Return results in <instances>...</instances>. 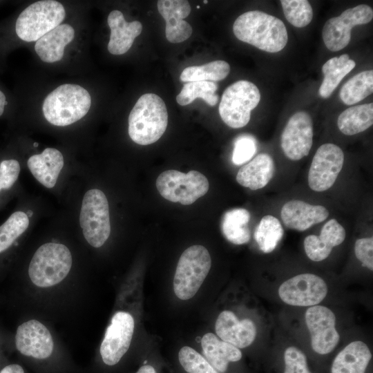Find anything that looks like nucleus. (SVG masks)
I'll use <instances>...</instances> for the list:
<instances>
[{"label": "nucleus", "mask_w": 373, "mask_h": 373, "mask_svg": "<svg viewBox=\"0 0 373 373\" xmlns=\"http://www.w3.org/2000/svg\"><path fill=\"white\" fill-rule=\"evenodd\" d=\"M204 358L220 373H224L230 362L241 359L242 352L239 348L220 340L213 333L205 334L201 340Z\"/></svg>", "instance_id": "nucleus-25"}, {"label": "nucleus", "mask_w": 373, "mask_h": 373, "mask_svg": "<svg viewBox=\"0 0 373 373\" xmlns=\"http://www.w3.org/2000/svg\"><path fill=\"white\" fill-rule=\"evenodd\" d=\"M233 31L237 39L267 52H278L286 46L288 35L284 23L278 18L259 10L240 15L234 21Z\"/></svg>", "instance_id": "nucleus-2"}, {"label": "nucleus", "mask_w": 373, "mask_h": 373, "mask_svg": "<svg viewBox=\"0 0 373 373\" xmlns=\"http://www.w3.org/2000/svg\"><path fill=\"white\" fill-rule=\"evenodd\" d=\"M373 124V104L350 107L338 116L337 126L341 133L353 135L361 133Z\"/></svg>", "instance_id": "nucleus-29"}, {"label": "nucleus", "mask_w": 373, "mask_h": 373, "mask_svg": "<svg viewBox=\"0 0 373 373\" xmlns=\"http://www.w3.org/2000/svg\"><path fill=\"white\" fill-rule=\"evenodd\" d=\"M79 224L85 240L91 247L99 248L107 241L111 234L109 206L102 191L92 189L85 193Z\"/></svg>", "instance_id": "nucleus-8"}, {"label": "nucleus", "mask_w": 373, "mask_h": 373, "mask_svg": "<svg viewBox=\"0 0 373 373\" xmlns=\"http://www.w3.org/2000/svg\"><path fill=\"white\" fill-rule=\"evenodd\" d=\"M260 100V90L254 84L239 80L224 90L218 108L220 116L227 126L242 128L249 123L251 111Z\"/></svg>", "instance_id": "nucleus-9"}, {"label": "nucleus", "mask_w": 373, "mask_h": 373, "mask_svg": "<svg viewBox=\"0 0 373 373\" xmlns=\"http://www.w3.org/2000/svg\"><path fill=\"white\" fill-rule=\"evenodd\" d=\"M215 329L217 336L238 348L249 346L255 340L256 327L249 318L239 320L229 310L222 311L218 316Z\"/></svg>", "instance_id": "nucleus-17"}, {"label": "nucleus", "mask_w": 373, "mask_h": 373, "mask_svg": "<svg viewBox=\"0 0 373 373\" xmlns=\"http://www.w3.org/2000/svg\"><path fill=\"white\" fill-rule=\"evenodd\" d=\"M343 162L344 154L338 146L326 143L319 146L308 173L310 189L321 192L332 187L343 168Z\"/></svg>", "instance_id": "nucleus-13"}, {"label": "nucleus", "mask_w": 373, "mask_h": 373, "mask_svg": "<svg viewBox=\"0 0 373 373\" xmlns=\"http://www.w3.org/2000/svg\"><path fill=\"white\" fill-rule=\"evenodd\" d=\"M371 358L370 350L364 342L353 341L336 355L331 373H365Z\"/></svg>", "instance_id": "nucleus-26"}, {"label": "nucleus", "mask_w": 373, "mask_h": 373, "mask_svg": "<svg viewBox=\"0 0 373 373\" xmlns=\"http://www.w3.org/2000/svg\"><path fill=\"white\" fill-rule=\"evenodd\" d=\"M157 10L166 22V37L171 43L182 42L190 37L192 27L183 20L191 12V6L185 0H160Z\"/></svg>", "instance_id": "nucleus-18"}, {"label": "nucleus", "mask_w": 373, "mask_h": 373, "mask_svg": "<svg viewBox=\"0 0 373 373\" xmlns=\"http://www.w3.org/2000/svg\"><path fill=\"white\" fill-rule=\"evenodd\" d=\"M372 18V8L367 5L361 4L345 10L338 17L328 19L322 31L326 48L333 52L342 50L350 43L352 28L367 23Z\"/></svg>", "instance_id": "nucleus-12"}, {"label": "nucleus", "mask_w": 373, "mask_h": 373, "mask_svg": "<svg viewBox=\"0 0 373 373\" xmlns=\"http://www.w3.org/2000/svg\"><path fill=\"white\" fill-rule=\"evenodd\" d=\"M204 3H207V1H204Z\"/></svg>", "instance_id": "nucleus-45"}, {"label": "nucleus", "mask_w": 373, "mask_h": 373, "mask_svg": "<svg viewBox=\"0 0 373 373\" xmlns=\"http://www.w3.org/2000/svg\"><path fill=\"white\" fill-rule=\"evenodd\" d=\"M218 84L213 82L200 81L186 83L176 96V101L181 106L191 104L196 98L202 99L209 106H215L219 99L216 94Z\"/></svg>", "instance_id": "nucleus-33"}, {"label": "nucleus", "mask_w": 373, "mask_h": 373, "mask_svg": "<svg viewBox=\"0 0 373 373\" xmlns=\"http://www.w3.org/2000/svg\"><path fill=\"white\" fill-rule=\"evenodd\" d=\"M134 329L135 321L129 312L118 311L113 314L99 349L102 365L113 367L120 363L130 347Z\"/></svg>", "instance_id": "nucleus-11"}, {"label": "nucleus", "mask_w": 373, "mask_h": 373, "mask_svg": "<svg viewBox=\"0 0 373 373\" xmlns=\"http://www.w3.org/2000/svg\"><path fill=\"white\" fill-rule=\"evenodd\" d=\"M283 228L278 219L271 215L262 218L254 232V238L260 249L271 253L283 238Z\"/></svg>", "instance_id": "nucleus-32"}, {"label": "nucleus", "mask_w": 373, "mask_h": 373, "mask_svg": "<svg viewBox=\"0 0 373 373\" xmlns=\"http://www.w3.org/2000/svg\"><path fill=\"white\" fill-rule=\"evenodd\" d=\"M66 17L64 6L55 0L32 3L19 15L15 31L26 42L37 41L61 24Z\"/></svg>", "instance_id": "nucleus-7"}, {"label": "nucleus", "mask_w": 373, "mask_h": 373, "mask_svg": "<svg viewBox=\"0 0 373 373\" xmlns=\"http://www.w3.org/2000/svg\"><path fill=\"white\" fill-rule=\"evenodd\" d=\"M230 72L229 64L222 60H216L202 66H192L185 68L181 73L180 79L183 82H218L224 79Z\"/></svg>", "instance_id": "nucleus-31"}, {"label": "nucleus", "mask_w": 373, "mask_h": 373, "mask_svg": "<svg viewBox=\"0 0 373 373\" xmlns=\"http://www.w3.org/2000/svg\"><path fill=\"white\" fill-rule=\"evenodd\" d=\"M62 153L55 148H46L41 153L30 156L27 165L31 173L43 186L54 187L64 166Z\"/></svg>", "instance_id": "nucleus-22"}, {"label": "nucleus", "mask_w": 373, "mask_h": 373, "mask_svg": "<svg viewBox=\"0 0 373 373\" xmlns=\"http://www.w3.org/2000/svg\"><path fill=\"white\" fill-rule=\"evenodd\" d=\"M20 173V165L17 160L10 159L0 163V191L9 189L17 181Z\"/></svg>", "instance_id": "nucleus-39"}, {"label": "nucleus", "mask_w": 373, "mask_h": 373, "mask_svg": "<svg viewBox=\"0 0 373 373\" xmlns=\"http://www.w3.org/2000/svg\"><path fill=\"white\" fill-rule=\"evenodd\" d=\"M37 145H38L37 143H35V144H34V146H37Z\"/></svg>", "instance_id": "nucleus-44"}, {"label": "nucleus", "mask_w": 373, "mask_h": 373, "mask_svg": "<svg viewBox=\"0 0 373 373\" xmlns=\"http://www.w3.org/2000/svg\"><path fill=\"white\" fill-rule=\"evenodd\" d=\"M74 37L75 30L70 25L60 24L36 41L35 50L44 62L59 61L64 57L65 47Z\"/></svg>", "instance_id": "nucleus-23"}, {"label": "nucleus", "mask_w": 373, "mask_h": 373, "mask_svg": "<svg viewBox=\"0 0 373 373\" xmlns=\"http://www.w3.org/2000/svg\"><path fill=\"white\" fill-rule=\"evenodd\" d=\"M249 220L250 213L245 209H233L225 212L221 221V230L224 238L234 245L247 243L251 238Z\"/></svg>", "instance_id": "nucleus-27"}, {"label": "nucleus", "mask_w": 373, "mask_h": 373, "mask_svg": "<svg viewBox=\"0 0 373 373\" xmlns=\"http://www.w3.org/2000/svg\"><path fill=\"white\" fill-rule=\"evenodd\" d=\"M274 171L272 157L267 153H260L239 169L236 181L242 186L258 190L269 183Z\"/></svg>", "instance_id": "nucleus-24"}, {"label": "nucleus", "mask_w": 373, "mask_h": 373, "mask_svg": "<svg viewBox=\"0 0 373 373\" xmlns=\"http://www.w3.org/2000/svg\"><path fill=\"white\" fill-rule=\"evenodd\" d=\"M373 92V70L362 71L349 79L341 88L340 98L346 105L359 102Z\"/></svg>", "instance_id": "nucleus-30"}, {"label": "nucleus", "mask_w": 373, "mask_h": 373, "mask_svg": "<svg viewBox=\"0 0 373 373\" xmlns=\"http://www.w3.org/2000/svg\"><path fill=\"white\" fill-rule=\"evenodd\" d=\"M107 23L111 29L108 50L112 55L126 53L142 30V25L140 21L127 22L122 12L118 10L109 13Z\"/></svg>", "instance_id": "nucleus-21"}, {"label": "nucleus", "mask_w": 373, "mask_h": 373, "mask_svg": "<svg viewBox=\"0 0 373 373\" xmlns=\"http://www.w3.org/2000/svg\"><path fill=\"white\" fill-rule=\"evenodd\" d=\"M211 267L209 251L204 246L193 245L184 251L178 260L173 278V291L183 300L193 298Z\"/></svg>", "instance_id": "nucleus-6"}, {"label": "nucleus", "mask_w": 373, "mask_h": 373, "mask_svg": "<svg viewBox=\"0 0 373 373\" xmlns=\"http://www.w3.org/2000/svg\"><path fill=\"white\" fill-rule=\"evenodd\" d=\"M313 122L306 112L294 114L280 136V146L285 156L296 161L307 156L313 144Z\"/></svg>", "instance_id": "nucleus-16"}, {"label": "nucleus", "mask_w": 373, "mask_h": 373, "mask_svg": "<svg viewBox=\"0 0 373 373\" xmlns=\"http://www.w3.org/2000/svg\"><path fill=\"white\" fill-rule=\"evenodd\" d=\"M91 106V97L84 87L72 84L59 86L44 99L42 111L52 125L66 126L84 117Z\"/></svg>", "instance_id": "nucleus-5"}, {"label": "nucleus", "mask_w": 373, "mask_h": 373, "mask_svg": "<svg viewBox=\"0 0 373 373\" xmlns=\"http://www.w3.org/2000/svg\"><path fill=\"white\" fill-rule=\"evenodd\" d=\"M7 104L6 98L4 93L0 90V116L4 111V107Z\"/></svg>", "instance_id": "nucleus-43"}, {"label": "nucleus", "mask_w": 373, "mask_h": 373, "mask_svg": "<svg viewBox=\"0 0 373 373\" xmlns=\"http://www.w3.org/2000/svg\"><path fill=\"white\" fill-rule=\"evenodd\" d=\"M15 347L36 373H73L74 365L55 342L48 327L37 318L20 324Z\"/></svg>", "instance_id": "nucleus-1"}, {"label": "nucleus", "mask_w": 373, "mask_h": 373, "mask_svg": "<svg viewBox=\"0 0 373 373\" xmlns=\"http://www.w3.org/2000/svg\"><path fill=\"white\" fill-rule=\"evenodd\" d=\"M346 236L344 227L336 220L331 219L323 227L320 235H309L304 240L307 257L316 262L326 259L332 249L341 245Z\"/></svg>", "instance_id": "nucleus-20"}, {"label": "nucleus", "mask_w": 373, "mask_h": 373, "mask_svg": "<svg viewBox=\"0 0 373 373\" xmlns=\"http://www.w3.org/2000/svg\"><path fill=\"white\" fill-rule=\"evenodd\" d=\"M168 124V112L163 99L154 93H146L137 99L128 116V135L140 145L157 142Z\"/></svg>", "instance_id": "nucleus-4"}, {"label": "nucleus", "mask_w": 373, "mask_h": 373, "mask_svg": "<svg viewBox=\"0 0 373 373\" xmlns=\"http://www.w3.org/2000/svg\"><path fill=\"white\" fill-rule=\"evenodd\" d=\"M355 66V61L350 59L347 54L327 60L322 67L324 79L318 89L319 95L325 99L328 98Z\"/></svg>", "instance_id": "nucleus-28"}, {"label": "nucleus", "mask_w": 373, "mask_h": 373, "mask_svg": "<svg viewBox=\"0 0 373 373\" xmlns=\"http://www.w3.org/2000/svg\"><path fill=\"white\" fill-rule=\"evenodd\" d=\"M73 256L67 246L49 242L41 245L33 254L28 266V278L34 288L48 291L59 286L68 276Z\"/></svg>", "instance_id": "nucleus-3"}, {"label": "nucleus", "mask_w": 373, "mask_h": 373, "mask_svg": "<svg viewBox=\"0 0 373 373\" xmlns=\"http://www.w3.org/2000/svg\"><path fill=\"white\" fill-rule=\"evenodd\" d=\"M286 19L294 26L303 28L312 20L313 10L307 0L280 1Z\"/></svg>", "instance_id": "nucleus-35"}, {"label": "nucleus", "mask_w": 373, "mask_h": 373, "mask_svg": "<svg viewBox=\"0 0 373 373\" xmlns=\"http://www.w3.org/2000/svg\"><path fill=\"white\" fill-rule=\"evenodd\" d=\"M354 252L357 259L363 266L373 269V238H363L356 240Z\"/></svg>", "instance_id": "nucleus-40"}, {"label": "nucleus", "mask_w": 373, "mask_h": 373, "mask_svg": "<svg viewBox=\"0 0 373 373\" xmlns=\"http://www.w3.org/2000/svg\"><path fill=\"white\" fill-rule=\"evenodd\" d=\"M156 187L164 199L189 205L207 193L209 183L206 176L198 171L184 173L170 169L158 175Z\"/></svg>", "instance_id": "nucleus-10"}, {"label": "nucleus", "mask_w": 373, "mask_h": 373, "mask_svg": "<svg viewBox=\"0 0 373 373\" xmlns=\"http://www.w3.org/2000/svg\"><path fill=\"white\" fill-rule=\"evenodd\" d=\"M135 373H157L156 370L149 364L142 365Z\"/></svg>", "instance_id": "nucleus-42"}, {"label": "nucleus", "mask_w": 373, "mask_h": 373, "mask_svg": "<svg viewBox=\"0 0 373 373\" xmlns=\"http://www.w3.org/2000/svg\"><path fill=\"white\" fill-rule=\"evenodd\" d=\"M327 294L325 282L318 276L302 274L283 283L278 295L285 303L293 306H314L320 303Z\"/></svg>", "instance_id": "nucleus-14"}, {"label": "nucleus", "mask_w": 373, "mask_h": 373, "mask_svg": "<svg viewBox=\"0 0 373 373\" xmlns=\"http://www.w3.org/2000/svg\"><path fill=\"white\" fill-rule=\"evenodd\" d=\"M178 360L187 373H220L204 356L189 346H184L180 350Z\"/></svg>", "instance_id": "nucleus-36"}, {"label": "nucleus", "mask_w": 373, "mask_h": 373, "mask_svg": "<svg viewBox=\"0 0 373 373\" xmlns=\"http://www.w3.org/2000/svg\"><path fill=\"white\" fill-rule=\"evenodd\" d=\"M305 318L313 350L319 354L333 351L340 338L333 312L325 306L314 305L307 309Z\"/></svg>", "instance_id": "nucleus-15"}, {"label": "nucleus", "mask_w": 373, "mask_h": 373, "mask_svg": "<svg viewBox=\"0 0 373 373\" xmlns=\"http://www.w3.org/2000/svg\"><path fill=\"white\" fill-rule=\"evenodd\" d=\"M0 373H28L24 367L18 363H11L4 366Z\"/></svg>", "instance_id": "nucleus-41"}, {"label": "nucleus", "mask_w": 373, "mask_h": 373, "mask_svg": "<svg viewBox=\"0 0 373 373\" xmlns=\"http://www.w3.org/2000/svg\"><path fill=\"white\" fill-rule=\"evenodd\" d=\"M280 216L287 228L303 231L327 219L329 211L323 206L312 205L302 200H292L284 204Z\"/></svg>", "instance_id": "nucleus-19"}, {"label": "nucleus", "mask_w": 373, "mask_h": 373, "mask_svg": "<svg viewBox=\"0 0 373 373\" xmlns=\"http://www.w3.org/2000/svg\"><path fill=\"white\" fill-rule=\"evenodd\" d=\"M257 150L255 138L250 135H242L237 137L234 142L232 162L236 165H241L250 160Z\"/></svg>", "instance_id": "nucleus-37"}, {"label": "nucleus", "mask_w": 373, "mask_h": 373, "mask_svg": "<svg viewBox=\"0 0 373 373\" xmlns=\"http://www.w3.org/2000/svg\"><path fill=\"white\" fill-rule=\"evenodd\" d=\"M284 361V373H311L305 354L296 347H289L285 350Z\"/></svg>", "instance_id": "nucleus-38"}, {"label": "nucleus", "mask_w": 373, "mask_h": 373, "mask_svg": "<svg viewBox=\"0 0 373 373\" xmlns=\"http://www.w3.org/2000/svg\"><path fill=\"white\" fill-rule=\"evenodd\" d=\"M29 223L26 213L16 211L0 226V254L8 249L26 231Z\"/></svg>", "instance_id": "nucleus-34"}]
</instances>
